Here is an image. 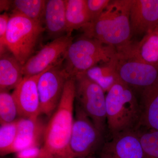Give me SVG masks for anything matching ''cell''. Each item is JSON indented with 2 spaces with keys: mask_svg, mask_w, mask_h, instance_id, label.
I'll list each match as a JSON object with an SVG mask.
<instances>
[{
  "mask_svg": "<svg viewBox=\"0 0 158 158\" xmlns=\"http://www.w3.org/2000/svg\"><path fill=\"white\" fill-rule=\"evenodd\" d=\"M75 101V79L70 77L57 109L47 123L40 158H75L69 147Z\"/></svg>",
  "mask_w": 158,
  "mask_h": 158,
  "instance_id": "6da1fadb",
  "label": "cell"
},
{
  "mask_svg": "<svg viewBox=\"0 0 158 158\" xmlns=\"http://www.w3.org/2000/svg\"><path fill=\"white\" fill-rule=\"evenodd\" d=\"M132 0L111 1L101 15L82 28L85 37L113 47L117 52L131 44L130 12Z\"/></svg>",
  "mask_w": 158,
  "mask_h": 158,
  "instance_id": "7a4b0ae2",
  "label": "cell"
},
{
  "mask_svg": "<svg viewBox=\"0 0 158 158\" xmlns=\"http://www.w3.org/2000/svg\"><path fill=\"white\" fill-rule=\"evenodd\" d=\"M106 99L107 124L112 137L138 129L141 105L131 87L118 82L107 92Z\"/></svg>",
  "mask_w": 158,
  "mask_h": 158,
  "instance_id": "3957f363",
  "label": "cell"
},
{
  "mask_svg": "<svg viewBox=\"0 0 158 158\" xmlns=\"http://www.w3.org/2000/svg\"><path fill=\"white\" fill-rule=\"evenodd\" d=\"M117 54L113 47L97 40L84 37L72 43L65 55V69L69 76L84 73L99 63L110 62Z\"/></svg>",
  "mask_w": 158,
  "mask_h": 158,
  "instance_id": "277c9868",
  "label": "cell"
},
{
  "mask_svg": "<svg viewBox=\"0 0 158 158\" xmlns=\"http://www.w3.org/2000/svg\"><path fill=\"white\" fill-rule=\"evenodd\" d=\"M45 29L40 22L13 12L10 16L6 34V49L23 65L32 56L37 41Z\"/></svg>",
  "mask_w": 158,
  "mask_h": 158,
  "instance_id": "5b68a950",
  "label": "cell"
},
{
  "mask_svg": "<svg viewBox=\"0 0 158 158\" xmlns=\"http://www.w3.org/2000/svg\"><path fill=\"white\" fill-rule=\"evenodd\" d=\"M75 83V101L102 133L107 123L105 92L85 73L74 77Z\"/></svg>",
  "mask_w": 158,
  "mask_h": 158,
  "instance_id": "8992f818",
  "label": "cell"
},
{
  "mask_svg": "<svg viewBox=\"0 0 158 158\" xmlns=\"http://www.w3.org/2000/svg\"><path fill=\"white\" fill-rule=\"evenodd\" d=\"M103 133L77 104L69 147L75 158L91 156L101 144Z\"/></svg>",
  "mask_w": 158,
  "mask_h": 158,
  "instance_id": "52a82bcc",
  "label": "cell"
},
{
  "mask_svg": "<svg viewBox=\"0 0 158 158\" xmlns=\"http://www.w3.org/2000/svg\"><path fill=\"white\" fill-rule=\"evenodd\" d=\"M59 63L41 75L38 82L40 113L50 118L62 98L65 83L71 77Z\"/></svg>",
  "mask_w": 158,
  "mask_h": 158,
  "instance_id": "ba28073f",
  "label": "cell"
},
{
  "mask_svg": "<svg viewBox=\"0 0 158 158\" xmlns=\"http://www.w3.org/2000/svg\"><path fill=\"white\" fill-rule=\"evenodd\" d=\"M115 66L120 81L128 86L142 90L158 79V67L132 58L116 54Z\"/></svg>",
  "mask_w": 158,
  "mask_h": 158,
  "instance_id": "9c48e42d",
  "label": "cell"
},
{
  "mask_svg": "<svg viewBox=\"0 0 158 158\" xmlns=\"http://www.w3.org/2000/svg\"><path fill=\"white\" fill-rule=\"evenodd\" d=\"M73 41L71 34L57 37L44 46L23 65L24 76H32L41 73L58 63V59L65 53Z\"/></svg>",
  "mask_w": 158,
  "mask_h": 158,
  "instance_id": "30bf717a",
  "label": "cell"
},
{
  "mask_svg": "<svg viewBox=\"0 0 158 158\" xmlns=\"http://www.w3.org/2000/svg\"><path fill=\"white\" fill-rule=\"evenodd\" d=\"M53 66L39 74L24 77L14 89L12 95L17 105L19 118L36 119L39 117L41 113L38 90V80L44 72Z\"/></svg>",
  "mask_w": 158,
  "mask_h": 158,
  "instance_id": "8fae6325",
  "label": "cell"
},
{
  "mask_svg": "<svg viewBox=\"0 0 158 158\" xmlns=\"http://www.w3.org/2000/svg\"><path fill=\"white\" fill-rule=\"evenodd\" d=\"M143 152L137 129L112 137L102 148L101 158H142Z\"/></svg>",
  "mask_w": 158,
  "mask_h": 158,
  "instance_id": "7c38bea8",
  "label": "cell"
},
{
  "mask_svg": "<svg viewBox=\"0 0 158 158\" xmlns=\"http://www.w3.org/2000/svg\"><path fill=\"white\" fill-rule=\"evenodd\" d=\"M130 20L131 34H146L158 29V0H132Z\"/></svg>",
  "mask_w": 158,
  "mask_h": 158,
  "instance_id": "4fadbf2b",
  "label": "cell"
},
{
  "mask_svg": "<svg viewBox=\"0 0 158 158\" xmlns=\"http://www.w3.org/2000/svg\"><path fill=\"white\" fill-rule=\"evenodd\" d=\"M46 125L39 117L36 119L18 118L17 136L11 153L30 148L39 147L43 142Z\"/></svg>",
  "mask_w": 158,
  "mask_h": 158,
  "instance_id": "5bb4252c",
  "label": "cell"
},
{
  "mask_svg": "<svg viewBox=\"0 0 158 158\" xmlns=\"http://www.w3.org/2000/svg\"><path fill=\"white\" fill-rule=\"evenodd\" d=\"M121 56L132 58L158 67V28L145 34L141 41L117 52Z\"/></svg>",
  "mask_w": 158,
  "mask_h": 158,
  "instance_id": "9a60e30c",
  "label": "cell"
},
{
  "mask_svg": "<svg viewBox=\"0 0 158 158\" xmlns=\"http://www.w3.org/2000/svg\"><path fill=\"white\" fill-rule=\"evenodd\" d=\"M141 105V113L138 128L158 131V79L142 90Z\"/></svg>",
  "mask_w": 158,
  "mask_h": 158,
  "instance_id": "2e32d148",
  "label": "cell"
},
{
  "mask_svg": "<svg viewBox=\"0 0 158 158\" xmlns=\"http://www.w3.org/2000/svg\"><path fill=\"white\" fill-rule=\"evenodd\" d=\"M23 65L10 52L1 54L0 91L15 89L24 77Z\"/></svg>",
  "mask_w": 158,
  "mask_h": 158,
  "instance_id": "e0dca14e",
  "label": "cell"
},
{
  "mask_svg": "<svg viewBox=\"0 0 158 158\" xmlns=\"http://www.w3.org/2000/svg\"><path fill=\"white\" fill-rule=\"evenodd\" d=\"M45 29L51 36H59L66 32L65 0H49L44 16Z\"/></svg>",
  "mask_w": 158,
  "mask_h": 158,
  "instance_id": "ac0fdd59",
  "label": "cell"
},
{
  "mask_svg": "<svg viewBox=\"0 0 158 158\" xmlns=\"http://www.w3.org/2000/svg\"><path fill=\"white\" fill-rule=\"evenodd\" d=\"M66 32L82 28L90 22L86 0H65Z\"/></svg>",
  "mask_w": 158,
  "mask_h": 158,
  "instance_id": "d6986e66",
  "label": "cell"
},
{
  "mask_svg": "<svg viewBox=\"0 0 158 158\" xmlns=\"http://www.w3.org/2000/svg\"><path fill=\"white\" fill-rule=\"evenodd\" d=\"M114 58L108 63L96 65L84 73L105 92H107L115 84L121 81L116 69Z\"/></svg>",
  "mask_w": 158,
  "mask_h": 158,
  "instance_id": "ffe728a7",
  "label": "cell"
},
{
  "mask_svg": "<svg viewBox=\"0 0 158 158\" xmlns=\"http://www.w3.org/2000/svg\"><path fill=\"white\" fill-rule=\"evenodd\" d=\"M47 2L45 0H15L12 4L13 12L41 22L44 16Z\"/></svg>",
  "mask_w": 158,
  "mask_h": 158,
  "instance_id": "44dd1931",
  "label": "cell"
},
{
  "mask_svg": "<svg viewBox=\"0 0 158 158\" xmlns=\"http://www.w3.org/2000/svg\"><path fill=\"white\" fill-rule=\"evenodd\" d=\"M137 130L143 152L142 158H158V131Z\"/></svg>",
  "mask_w": 158,
  "mask_h": 158,
  "instance_id": "7402d4cb",
  "label": "cell"
},
{
  "mask_svg": "<svg viewBox=\"0 0 158 158\" xmlns=\"http://www.w3.org/2000/svg\"><path fill=\"white\" fill-rule=\"evenodd\" d=\"M19 117L17 105L12 94L9 91L0 92V123L13 122Z\"/></svg>",
  "mask_w": 158,
  "mask_h": 158,
  "instance_id": "603a6c76",
  "label": "cell"
},
{
  "mask_svg": "<svg viewBox=\"0 0 158 158\" xmlns=\"http://www.w3.org/2000/svg\"><path fill=\"white\" fill-rule=\"evenodd\" d=\"M17 130L18 119L13 122L1 124L0 153L1 156L11 153L17 136Z\"/></svg>",
  "mask_w": 158,
  "mask_h": 158,
  "instance_id": "cb8c5ba5",
  "label": "cell"
},
{
  "mask_svg": "<svg viewBox=\"0 0 158 158\" xmlns=\"http://www.w3.org/2000/svg\"><path fill=\"white\" fill-rule=\"evenodd\" d=\"M110 0H86L90 22H93L103 13L111 2Z\"/></svg>",
  "mask_w": 158,
  "mask_h": 158,
  "instance_id": "d4e9b609",
  "label": "cell"
},
{
  "mask_svg": "<svg viewBox=\"0 0 158 158\" xmlns=\"http://www.w3.org/2000/svg\"><path fill=\"white\" fill-rule=\"evenodd\" d=\"M10 16L6 12L0 15V52H6V38Z\"/></svg>",
  "mask_w": 158,
  "mask_h": 158,
  "instance_id": "484cf974",
  "label": "cell"
},
{
  "mask_svg": "<svg viewBox=\"0 0 158 158\" xmlns=\"http://www.w3.org/2000/svg\"><path fill=\"white\" fill-rule=\"evenodd\" d=\"M40 148L39 147L30 148L16 153L17 158H40Z\"/></svg>",
  "mask_w": 158,
  "mask_h": 158,
  "instance_id": "4316f807",
  "label": "cell"
},
{
  "mask_svg": "<svg viewBox=\"0 0 158 158\" xmlns=\"http://www.w3.org/2000/svg\"><path fill=\"white\" fill-rule=\"evenodd\" d=\"M13 1H7V0H1L0 1V9L1 11H7L12 6Z\"/></svg>",
  "mask_w": 158,
  "mask_h": 158,
  "instance_id": "83f0119b",
  "label": "cell"
},
{
  "mask_svg": "<svg viewBox=\"0 0 158 158\" xmlns=\"http://www.w3.org/2000/svg\"><path fill=\"white\" fill-rule=\"evenodd\" d=\"M101 158L100 157L96 158V157H94L92 156H88L85 157H82V158Z\"/></svg>",
  "mask_w": 158,
  "mask_h": 158,
  "instance_id": "f1b7e54d",
  "label": "cell"
}]
</instances>
